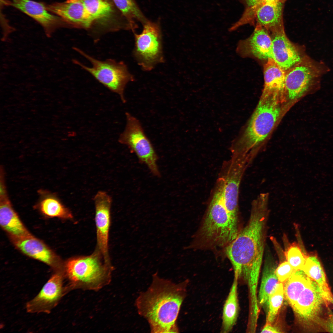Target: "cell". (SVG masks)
<instances>
[{"instance_id": "6da1fadb", "label": "cell", "mask_w": 333, "mask_h": 333, "mask_svg": "<svg viewBox=\"0 0 333 333\" xmlns=\"http://www.w3.org/2000/svg\"><path fill=\"white\" fill-rule=\"evenodd\" d=\"M269 198L268 193H262L252 201L248 222L226 247V254L239 278L259 277L265 248Z\"/></svg>"}, {"instance_id": "7a4b0ae2", "label": "cell", "mask_w": 333, "mask_h": 333, "mask_svg": "<svg viewBox=\"0 0 333 333\" xmlns=\"http://www.w3.org/2000/svg\"><path fill=\"white\" fill-rule=\"evenodd\" d=\"M152 279L147 289L136 300L138 313L147 321L151 332H178L176 321L188 281L176 284L157 273Z\"/></svg>"}, {"instance_id": "3957f363", "label": "cell", "mask_w": 333, "mask_h": 333, "mask_svg": "<svg viewBox=\"0 0 333 333\" xmlns=\"http://www.w3.org/2000/svg\"><path fill=\"white\" fill-rule=\"evenodd\" d=\"M279 99L261 97L243 134L232 143L231 154H244L255 157V150L273 129L281 112Z\"/></svg>"}, {"instance_id": "277c9868", "label": "cell", "mask_w": 333, "mask_h": 333, "mask_svg": "<svg viewBox=\"0 0 333 333\" xmlns=\"http://www.w3.org/2000/svg\"><path fill=\"white\" fill-rule=\"evenodd\" d=\"M223 185L218 178L200 231L203 241L214 247H227L236 237L238 224L230 217L224 204Z\"/></svg>"}, {"instance_id": "5b68a950", "label": "cell", "mask_w": 333, "mask_h": 333, "mask_svg": "<svg viewBox=\"0 0 333 333\" xmlns=\"http://www.w3.org/2000/svg\"><path fill=\"white\" fill-rule=\"evenodd\" d=\"M113 269L97 249L89 255L72 258L64 264L72 289L99 290L111 281Z\"/></svg>"}, {"instance_id": "8992f818", "label": "cell", "mask_w": 333, "mask_h": 333, "mask_svg": "<svg viewBox=\"0 0 333 333\" xmlns=\"http://www.w3.org/2000/svg\"><path fill=\"white\" fill-rule=\"evenodd\" d=\"M74 49L88 60L91 64L86 66L76 60L74 63L91 74L98 81L117 94L125 103L124 91L127 84L134 80L133 75L123 62L109 59L101 60L88 55L77 47Z\"/></svg>"}, {"instance_id": "52a82bcc", "label": "cell", "mask_w": 333, "mask_h": 333, "mask_svg": "<svg viewBox=\"0 0 333 333\" xmlns=\"http://www.w3.org/2000/svg\"><path fill=\"white\" fill-rule=\"evenodd\" d=\"M327 69L321 63L306 56L299 63L285 72L286 96L296 100L320 88L321 78Z\"/></svg>"}, {"instance_id": "ba28073f", "label": "cell", "mask_w": 333, "mask_h": 333, "mask_svg": "<svg viewBox=\"0 0 333 333\" xmlns=\"http://www.w3.org/2000/svg\"><path fill=\"white\" fill-rule=\"evenodd\" d=\"M142 26L140 33H133L135 43L133 54L141 68L150 71L164 61L162 29L158 20H149Z\"/></svg>"}, {"instance_id": "9c48e42d", "label": "cell", "mask_w": 333, "mask_h": 333, "mask_svg": "<svg viewBox=\"0 0 333 333\" xmlns=\"http://www.w3.org/2000/svg\"><path fill=\"white\" fill-rule=\"evenodd\" d=\"M254 160L248 154H232L224 163L219 177L223 184V201L230 217L238 224L240 186L247 168Z\"/></svg>"}, {"instance_id": "30bf717a", "label": "cell", "mask_w": 333, "mask_h": 333, "mask_svg": "<svg viewBox=\"0 0 333 333\" xmlns=\"http://www.w3.org/2000/svg\"><path fill=\"white\" fill-rule=\"evenodd\" d=\"M125 115L126 125L119 136V142L135 154L140 162L146 165L153 175L160 177L161 174L157 164L158 156L142 124L129 113L126 112Z\"/></svg>"}, {"instance_id": "8fae6325", "label": "cell", "mask_w": 333, "mask_h": 333, "mask_svg": "<svg viewBox=\"0 0 333 333\" xmlns=\"http://www.w3.org/2000/svg\"><path fill=\"white\" fill-rule=\"evenodd\" d=\"M299 323L307 331H319V323L328 307L316 282L311 279L292 307Z\"/></svg>"}, {"instance_id": "7c38bea8", "label": "cell", "mask_w": 333, "mask_h": 333, "mask_svg": "<svg viewBox=\"0 0 333 333\" xmlns=\"http://www.w3.org/2000/svg\"><path fill=\"white\" fill-rule=\"evenodd\" d=\"M65 278L64 271H57L53 275L39 294L27 304V311L49 313L65 294L72 289L69 285L64 286Z\"/></svg>"}, {"instance_id": "4fadbf2b", "label": "cell", "mask_w": 333, "mask_h": 333, "mask_svg": "<svg viewBox=\"0 0 333 333\" xmlns=\"http://www.w3.org/2000/svg\"><path fill=\"white\" fill-rule=\"evenodd\" d=\"M94 201L97 231L96 249L106 262L111 264L109 253V240L112 198L106 192L99 191L95 195Z\"/></svg>"}, {"instance_id": "5bb4252c", "label": "cell", "mask_w": 333, "mask_h": 333, "mask_svg": "<svg viewBox=\"0 0 333 333\" xmlns=\"http://www.w3.org/2000/svg\"><path fill=\"white\" fill-rule=\"evenodd\" d=\"M270 34L272 42L273 59L285 72L306 56L303 47L289 39L284 29Z\"/></svg>"}, {"instance_id": "9a60e30c", "label": "cell", "mask_w": 333, "mask_h": 333, "mask_svg": "<svg viewBox=\"0 0 333 333\" xmlns=\"http://www.w3.org/2000/svg\"><path fill=\"white\" fill-rule=\"evenodd\" d=\"M255 26L254 31L249 37L239 41L236 52L244 58H255L266 61L273 59L272 42L269 33L261 26Z\"/></svg>"}, {"instance_id": "2e32d148", "label": "cell", "mask_w": 333, "mask_h": 333, "mask_svg": "<svg viewBox=\"0 0 333 333\" xmlns=\"http://www.w3.org/2000/svg\"><path fill=\"white\" fill-rule=\"evenodd\" d=\"M47 9L60 17L66 26L89 29L94 21L83 4L77 0H67L46 5Z\"/></svg>"}, {"instance_id": "e0dca14e", "label": "cell", "mask_w": 333, "mask_h": 333, "mask_svg": "<svg viewBox=\"0 0 333 333\" xmlns=\"http://www.w3.org/2000/svg\"><path fill=\"white\" fill-rule=\"evenodd\" d=\"M6 3L36 21L43 27L47 36H50L57 29L66 26L60 17L49 11L43 3L31 0H11Z\"/></svg>"}, {"instance_id": "ac0fdd59", "label": "cell", "mask_w": 333, "mask_h": 333, "mask_svg": "<svg viewBox=\"0 0 333 333\" xmlns=\"http://www.w3.org/2000/svg\"><path fill=\"white\" fill-rule=\"evenodd\" d=\"M13 244L25 254L48 265L57 271L64 270V266L54 253L43 242L30 236H10Z\"/></svg>"}, {"instance_id": "d6986e66", "label": "cell", "mask_w": 333, "mask_h": 333, "mask_svg": "<svg viewBox=\"0 0 333 333\" xmlns=\"http://www.w3.org/2000/svg\"><path fill=\"white\" fill-rule=\"evenodd\" d=\"M283 8L284 3L263 1L251 14L250 25H259L269 33L284 29Z\"/></svg>"}, {"instance_id": "ffe728a7", "label": "cell", "mask_w": 333, "mask_h": 333, "mask_svg": "<svg viewBox=\"0 0 333 333\" xmlns=\"http://www.w3.org/2000/svg\"><path fill=\"white\" fill-rule=\"evenodd\" d=\"M3 182L1 183L0 223L10 236L23 237L32 235L23 224L11 205Z\"/></svg>"}, {"instance_id": "44dd1931", "label": "cell", "mask_w": 333, "mask_h": 333, "mask_svg": "<svg viewBox=\"0 0 333 333\" xmlns=\"http://www.w3.org/2000/svg\"><path fill=\"white\" fill-rule=\"evenodd\" d=\"M264 84L261 97L281 99L286 96L285 72L272 59L264 66Z\"/></svg>"}, {"instance_id": "7402d4cb", "label": "cell", "mask_w": 333, "mask_h": 333, "mask_svg": "<svg viewBox=\"0 0 333 333\" xmlns=\"http://www.w3.org/2000/svg\"><path fill=\"white\" fill-rule=\"evenodd\" d=\"M310 278L317 284L327 306L333 305V294L326 275L318 255L315 253L307 255L302 269Z\"/></svg>"}, {"instance_id": "603a6c76", "label": "cell", "mask_w": 333, "mask_h": 333, "mask_svg": "<svg viewBox=\"0 0 333 333\" xmlns=\"http://www.w3.org/2000/svg\"><path fill=\"white\" fill-rule=\"evenodd\" d=\"M265 257L258 299L261 306L268 307L269 297L280 282L276 274L277 267L273 258L269 253Z\"/></svg>"}, {"instance_id": "cb8c5ba5", "label": "cell", "mask_w": 333, "mask_h": 333, "mask_svg": "<svg viewBox=\"0 0 333 333\" xmlns=\"http://www.w3.org/2000/svg\"><path fill=\"white\" fill-rule=\"evenodd\" d=\"M238 276L234 274L231 288L223 307L222 332L228 333L236 323L238 314L239 304L237 294Z\"/></svg>"}, {"instance_id": "d4e9b609", "label": "cell", "mask_w": 333, "mask_h": 333, "mask_svg": "<svg viewBox=\"0 0 333 333\" xmlns=\"http://www.w3.org/2000/svg\"><path fill=\"white\" fill-rule=\"evenodd\" d=\"M311 280L303 270H300L294 271L285 282L284 296L291 307Z\"/></svg>"}, {"instance_id": "484cf974", "label": "cell", "mask_w": 333, "mask_h": 333, "mask_svg": "<svg viewBox=\"0 0 333 333\" xmlns=\"http://www.w3.org/2000/svg\"><path fill=\"white\" fill-rule=\"evenodd\" d=\"M122 15L128 21L134 31L138 27L137 22L142 25L149 20L142 11L135 0H113Z\"/></svg>"}, {"instance_id": "4316f807", "label": "cell", "mask_w": 333, "mask_h": 333, "mask_svg": "<svg viewBox=\"0 0 333 333\" xmlns=\"http://www.w3.org/2000/svg\"><path fill=\"white\" fill-rule=\"evenodd\" d=\"M77 0L83 4L94 22L105 23L113 15V6L108 0Z\"/></svg>"}, {"instance_id": "83f0119b", "label": "cell", "mask_w": 333, "mask_h": 333, "mask_svg": "<svg viewBox=\"0 0 333 333\" xmlns=\"http://www.w3.org/2000/svg\"><path fill=\"white\" fill-rule=\"evenodd\" d=\"M39 207L42 213L49 216L68 219L73 217L71 212L57 198L51 195L44 197L40 202Z\"/></svg>"}, {"instance_id": "f1b7e54d", "label": "cell", "mask_w": 333, "mask_h": 333, "mask_svg": "<svg viewBox=\"0 0 333 333\" xmlns=\"http://www.w3.org/2000/svg\"><path fill=\"white\" fill-rule=\"evenodd\" d=\"M284 296L283 284L280 282L269 297L266 323L273 322L282 304Z\"/></svg>"}, {"instance_id": "f546056e", "label": "cell", "mask_w": 333, "mask_h": 333, "mask_svg": "<svg viewBox=\"0 0 333 333\" xmlns=\"http://www.w3.org/2000/svg\"><path fill=\"white\" fill-rule=\"evenodd\" d=\"M296 243L292 244L285 253L287 261L295 271L302 270L307 257Z\"/></svg>"}, {"instance_id": "4dcf8cb0", "label": "cell", "mask_w": 333, "mask_h": 333, "mask_svg": "<svg viewBox=\"0 0 333 333\" xmlns=\"http://www.w3.org/2000/svg\"><path fill=\"white\" fill-rule=\"evenodd\" d=\"M289 262L286 261L281 262L277 267L275 273L279 282H285L295 271Z\"/></svg>"}, {"instance_id": "1f68e13d", "label": "cell", "mask_w": 333, "mask_h": 333, "mask_svg": "<svg viewBox=\"0 0 333 333\" xmlns=\"http://www.w3.org/2000/svg\"><path fill=\"white\" fill-rule=\"evenodd\" d=\"M321 331L333 333V312L328 309L319 324V331Z\"/></svg>"}, {"instance_id": "d6a6232c", "label": "cell", "mask_w": 333, "mask_h": 333, "mask_svg": "<svg viewBox=\"0 0 333 333\" xmlns=\"http://www.w3.org/2000/svg\"><path fill=\"white\" fill-rule=\"evenodd\" d=\"M245 6V10H251L255 9L262 0H238Z\"/></svg>"}, {"instance_id": "836d02e7", "label": "cell", "mask_w": 333, "mask_h": 333, "mask_svg": "<svg viewBox=\"0 0 333 333\" xmlns=\"http://www.w3.org/2000/svg\"><path fill=\"white\" fill-rule=\"evenodd\" d=\"M282 332L276 327L272 326L271 324L266 323L261 330V333H280Z\"/></svg>"}, {"instance_id": "e575fe53", "label": "cell", "mask_w": 333, "mask_h": 333, "mask_svg": "<svg viewBox=\"0 0 333 333\" xmlns=\"http://www.w3.org/2000/svg\"><path fill=\"white\" fill-rule=\"evenodd\" d=\"M263 1L273 3H284L286 0H262Z\"/></svg>"}]
</instances>
